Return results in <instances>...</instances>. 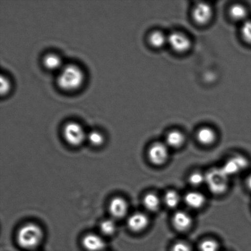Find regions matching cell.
<instances>
[{
  "mask_svg": "<svg viewBox=\"0 0 251 251\" xmlns=\"http://www.w3.org/2000/svg\"><path fill=\"white\" fill-rule=\"evenodd\" d=\"M167 44L177 53H184L191 48L190 38L181 32H173L168 36Z\"/></svg>",
  "mask_w": 251,
  "mask_h": 251,
  "instance_id": "cell-6",
  "label": "cell"
},
{
  "mask_svg": "<svg viewBox=\"0 0 251 251\" xmlns=\"http://www.w3.org/2000/svg\"><path fill=\"white\" fill-rule=\"evenodd\" d=\"M184 201L188 207L194 210H199L205 205L206 198L200 192L193 191L188 192L185 194Z\"/></svg>",
  "mask_w": 251,
  "mask_h": 251,
  "instance_id": "cell-11",
  "label": "cell"
},
{
  "mask_svg": "<svg viewBox=\"0 0 251 251\" xmlns=\"http://www.w3.org/2000/svg\"><path fill=\"white\" fill-rule=\"evenodd\" d=\"M171 251H192L191 248L188 243L178 242L172 246Z\"/></svg>",
  "mask_w": 251,
  "mask_h": 251,
  "instance_id": "cell-27",
  "label": "cell"
},
{
  "mask_svg": "<svg viewBox=\"0 0 251 251\" xmlns=\"http://www.w3.org/2000/svg\"><path fill=\"white\" fill-rule=\"evenodd\" d=\"M219 243L217 241L211 238H206V239L201 241L199 244V251H218Z\"/></svg>",
  "mask_w": 251,
  "mask_h": 251,
  "instance_id": "cell-21",
  "label": "cell"
},
{
  "mask_svg": "<svg viewBox=\"0 0 251 251\" xmlns=\"http://www.w3.org/2000/svg\"><path fill=\"white\" fill-rule=\"evenodd\" d=\"M116 224L115 221L110 219L102 221L100 225V231L106 235L114 234L116 231Z\"/></svg>",
  "mask_w": 251,
  "mask_h": 251,
  "instance_id": "cell-22",
  "label": "cell"
},
{
  "mask_svg": "<svg viewBox=\"0 0 251 251\" xmlns=\"http://www.w3.org/2000/svg\"><path fill=\"white\" fill-rule=\"evenodd\" d=\"M162 201L167 208H176L181 201L180 196L178 192L175 190H169L164 194Z\"/></svg>",
  "mask_w": 251,
  "mask_h": 251,
  "instance_id": "cell-20",
  "label": "cell"
},
{
  "mask_svg": "<svg viewBox=\"0 0 251 251\" xmlns=\"http://www.w3.org/2000/svg\"><path fill=\"white\" fill-rule=\"evenodd\" d=\"M85 77L82 69L74 64L64 65L59 71L57 85L66 92H73L80 88L84 82Z\"/></svg>",
  "mask_w": 251,
  "mask_h": 251,
  "instance_id": "cell-1",
  "label": "cell"
},
{
  "mask_svg": "<svg viewBox=\"0 0 251 251\" xmlns=\"http://www.w3.org/2000/svg\"><path fill=\"white\" fill-rule=\"evenodd\" d=\"M168 41V36L161 31H154L150 34L149 42L152 48L159 49L166 45Z\"/></svg>",
  "mask_w": 251,
  "mask_h": 251,
  "instance_id": "cell-18",
  "label": "cell"
},
{
  "mask_svg": "<svg viewBox=\"0 0 251 251\" xmlns=\"http://www.w3.org/2000/svg\"><path fill=\"white\" fill-rule=\"evenodd\" d=\"M192 16L196 24L201 25L207 24L213 17L212 7L205 2H200L194 7Z\"/></svg>",
  "mask_w": 251,
  "mask_h": 251,
  "instance_id": "cell-8",
  "label": "cell"
},
{
  "mask_svg": "<svg viewBox=\"0 0 251 251\" xmlns=\"http://www.w3.org/2000/svg\"><path fill=\"white\" fill-rule=\"evenodd\" d=\"M205 175V183L211 193L221 196L228 190L230 176L223 171L222 167L211 169Z\"/></svg>",
  "mask_w": 251,
  "mask_h": 251,
  "instance_id": "cell-2",
  "label": "cell"
},
{
  "mask_svg": "<svg viewBox=\"0 0 251 251\" xmlns=\"http://www.w3.org/2000/svg\"><path fill=\"white\" fill-rule=\"evenodd\" d=\"M241 35L243 40L247 42V43L251 44V21L247 20L243 22L241 26L240 29Z\"/></svg>",
  "mask_w": 251,
  "mask_h": 251,
  "instance_id": "cell-25",
  "label": "cell"
},
{
  "mask_svg": "<svg viewBox=\"0 0 251 251\" xmlns=\"http://www.w3.org/2000/svg\"><path fill=\"white\" fill-rule=\"evenodd\" d=\"M196 137L199 144L203 146H210L216 141V133L212 128L201 127L197 132Z\"/></svg>",
  "mask_w": 251,
  "mask_h": 251,
  "instance_id": "cell-13",
  "label": "cell"
},
{
  "mask_svg": "<svg viewBox=\"0 0 251 251\" xmlns=\"http://www.w3.org/2000/svg\"><path fill=\"white\" fill-rule=\"evenodd\" d=\"M247 186L249 190L251 191V174L248 177L247 179Z\"/></svg>",
  "mask_w": 251,
  "mask_h": 251,
  "instance_id": "cell-28",
  "label": "cell"
},
{
  "mask_svg": "<svg viewBox=\"0 0 251 251\" xmlns=\"http://www.w3.org/2000/svg\"><path fill=\"white\" fill-rule=\"evenodd\" d=\"M87 139L92 145L94 146H100L104 143V137L103 135L98 130H92L88 133Z\"/></svg>",
  "mask_w": 251,
  "mask_h": 251,
  "instance_id": "cell-23",
  "label": "cell"
},
{
  "mask_svg": "<svg viewBox=\"0 0 251 251\" xmlns=\"http://www.w3.org/2000/svg\"><path fill=\"white\" fill-rule=\"evenodd\" d=\"M162 201L159 196L153 193H149L143 198V205L150 212H156L161 206Z\"/></svg>",
  "mask_w": 251,
  "mask_h": 251,
  "instance_id": "cell-16",
  "label": "cell"
},
{
  "mask_svg": "<svg viewBox=\"0 0 251 251\" xmlns=\"http://www.w3.org/2000/svg\"><path fill=\"white\" fill-rule=\"evenodd\" d=\"M147 155L150 162L154 166H163L169 158V148L166 143L155 142L148 150Z\"/></svg>",
  "mask_w": 251,
  "mask_h": 251,
  "instance_id": "cell-5",
  "label": "cell"
},
{
  "mask_svg": "<svg viewBox=\"0 0 251 251\" xmlns=\"http://www.w3.org/2000/svg\"><path fill=\"white\" fill-rule=\"evenodd\" d=\"M0 92L1 95H6L11 89V83H10L8 78L4 77L3 75L1 76L0 78Z\"/></svg>",
  "mask_w": 251,
  "mask_h": 251,
  "instance_id": "cell-26",
  "label": "cell"
},
{
  "mask_svg": "<svg viewBox=\"0 0 251 251\" xmlns=\"http://www.w3.org/2000/svg\"><path fill=\"white\" fill-rule=\"evenodd\" d=\"M43 64L45 68L51 71H60L64 66L62 59L57 54L50 53L44 56Z\"/></svg>",
  "mask_w": 251,
  "mask_h": 251,
  "instance_id": "cell-17",
  "label": "cell"
},
{
  "mask_svg": "<svg viewBox=\"0 0 251 251\" xmlns=\"http://www.w3.org/2000/svg\"><path fill=\"white\" fill-rule=\"evenodd\" d=\"M43 238V232L40 227L33 223L22 226L17 233V242L26 250L35 248L40 244Z\"/></svg>",
  "mask_w": 251,
  "mask_h": 251,
  "instance_id": "cell-3",
  "label": "cell"
},
{
  "mask_svg": "<svg viewBox=\"0 0 251 251\" xmlns=\"http://www.w3.org/2000/svg\"><path fill=\"white\" fill-rule=\"evenodd\" d=\"M63 135L66 142L73 146L82 144L87 139L84 129L77 122H68L63 128Z\"/></svg>",
  "mask_w": 251,
  "mask_h": 251,
  "instance_id": "cell-4",
  "label": "cell"
},
{
  "mask_svg": "<svg viewBox=\"0 0 251 251\" xmlns=\"http://www.w3.org/2000/svg\"><path fill=\"white\" fill-rule=\"evenodd\" d=\"M185 142V137L178 130H172L167 133L166 137V144L169 148L177 149L181 148Z\"/></svg>",
  "mask_w": 251,
  "mask_h": 251,
  "instance_id": "cell-15",
  "label": "cell"
},
{
  "mask_svg": "<svg viewBox=\"0 0 251 251\" xmlns=\"http://www.w3.org/2000/svg\"><path fill=\"white\" fill-rule=\"evenodd\" d=\"M231 18L242 23L248 20V10L242 4H235L231 6L229 11Z\"/></svg>",
  "mask_w": 251,
  "mask_h": 251,
  "instance_id": "cell-19",
  "label": "cell"
},
{
  "mask_svg": "<svg viewBox=\"0 0 251 251\" xmlns=\"http://www.w3.org/2000/svg\"><path fill=\"white\" fill-rule=\"evenodd\" d=\"M150 220L145 213L138 212L132 214L128 218V228L135 233L141 232L146 229L149 226Z\"/></svg>",
  "mask_w": 251,
  "mask_h": 251,
  "instance_id": "cell-10",
  "label": "cell"
},
{
  "mask_svg": "<svg viewBox=\"0 0 251 251\" xmlns=\"http://www.w3.org/2000/svg\"><path fill=\"white\" fill-rule=\"evenodd\" d=\"M249 161L242 155H235L230 157L223 165L222 169L228 176H234L244 171L248 167Z\"/></svg>",
  "mask_w": 251,
  "mask_h": 251,
  "instance_id": "cell-7",
  "label": "cell"
},
{
  "mask_svg": "<svg viewBox=\"0 0 251 251\" xmlns=\"http://www.w3.org/2000/svg\"><path fill=\"white\" fill-rule=\"evenodd\" d=\"M109 211L113 217L120 219L125 217L128 211L127 201L122 198L113 199L109 204Z\"/></svg>",
  "mask_w": 251,
  "mask_h": 251,
  "instance_id": "cell-12",
  "label": "cell"
},
{
  "mask_svg": "<svg viewBox=\"0 0 251 251\" xmlns=\"http://www.w3.org/2000/svg\"><path fill=\"white\" fill-rule=\"evenodd\" d=\"M188 181L193 186H200L205 183V175L201 174V172H194L189 176Z\"/></svg>",
  "mask_w": 251,
  "mask_h": 251,
  "instance_id": "cell-24",
  "label": "cell"
},
{
  "mask_svg": "<svg viewBox=\"0 0 251 251\" xmlns=\"http://www.w3.org/2000/svg\"><path fill=\"white\" fill-rule=\"evenodd\" d=\"M172 223L175 229L179 232H184L190 229L193 220L188 213L181 210L174 213L172 216Z\"/></svg>",
  "mask_w": 251,
  "mask_h": 251,
  "instance_id": "cell-9",
  "label": "cell"
},
{
  "mask_svg": "<svg viewBox=\"0 0 251 251\" xmlns=\"http://www.w3.org/2000/svg\"><path fill=\"white\" fill-rule=\"evenodd\" d=\"M83 247L88 251H102L105 247L104 241L96 234H88L83 238Z\"/></svg>",
  "mask_w": 251,
  "mask_h": 251,
  "instance_id": "cell-14",
  "label": "cell"
}]
</instances>
